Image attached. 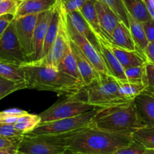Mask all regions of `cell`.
<instances>
[{
    "label": "cell",
    "mask_w": 154,
    "mask_h": 154,
    "mask_svg": "<svg viewBox=\"0 0 154 154\" xmlns=\"http://www.w3.org/2000/svg\"><path fill=\"white\" fill-rule=\"evenodd\" d=\"M130 15L141 23L151 19L146 2L143 0H123Z\"/></svg>",
    "instance_id": "obj_24"
},
{
    "label": "cell",
    "mask_w": 154,
    "mask_h": 154,
    "mask_svg": "<svg viewBox=\"0 0 154 154\" xmlns=\"http://www.w3.org/2000/svg\"><path fill=\"white\" fill-rule=\"evenodd\" d=\"M57 69L83 82L81 74L78 70L76 60H75V57L74 56L73 51H72L71 47L63 56V59L59 63Z\"/></svg>",
    "instance_id": "obj_25"
},
{
    "label": "cell",
    "mask_w": 154,
    "mask_h": 154,
    "mask_svg": "<svg viewBox=\"0 0 154 154\" xmlns=\"http://www.w3.org/2000/svg\"><path fill=\"white\" fill-rule=\"evenodd\" d=\"M119 84V92L122 97L128 102H132L144 90L145 86L142 82L125 81H117Z\"/></svg>",
    "instance_id": "obj_23"
},
{
    "label": "cell",
    "mask_w": 154,
    "mask_h": 154,
    "mask_svg": "<svg viewBox=\"0 0 154 154\" xmlns=\"http://www.w3.org/2000/svg\"><path fill=\"white\" fill-rule=\"evenodd\" d=\"M68 27H69V32L71 39L77 44L84 55L96 68V70L102 75H111L100 52L84 36L80 34L75 29L69 19H68Z\"/></svg>",
    "instance_id": "obj_11"
},
{
    "label": "cell",
    "mask_w": 154,
    "mask_h": 154,
    "mask_svg": "<svg viewBox=\"0 0 154 154\" xmlns=\"http://www.w3.org/2000/svg\"><path fill=\"white\" fill-rule=\"evenodd\" d=\"M143 84L145 86V91L154 94V63L148 61L144 63Z\"/></svg>",
    "instance_id": "obj_34"
},
{
    "label": "cell",
    "mask_w": 154,
    "mask_h": 154,
    "mask_svg": "<svg viewBox=\"0 0 154 154\" xmlns=\"http://www.w3.org/2000/svg\"><path fill=\"white\" fill-rule=\"evenodd\" d=\"M20 68L24 72L26 89L74 96L79 94L85 87L79 80L48 65L26 63Z\"/></svg>",
    "instance_id": "obj_1"
},
{
    "label": "cell",
    "mask_w": 154,
    "mask_h": 154,
    "mask_svg": "<svg viewBox=\"0 0 154 154\" xmlns=\"http://www.w3.org/2000/svg\"><path fill=\"white\" fill-rule=\"evenodd\" d=\"M108 6L122 22L124 23L129 28V12L126 9L123 0H98Z\"/></svg>",
    "instance_id": "obj_30"
},
{
    "label": "cell",
    "mask_w": 154,
    "mask_h": 154,
    "mask_svg": "<svg viewBox=\"0 0 154 154\" xmlns=\"http://www.w3.org/2000/svg\"><path fill=\"white\" fill-rule=\"evenodd\" d=\"M93 109H95L94 107L89 105L80 93L77 96H66V99L57 102L38 115L42 123L76 117Z\"/></svg>",
    "instance_id": "obj_7"
},
{
    "label": "cell",
    "mask_w": 154,
    "mask_h": 154,
    "mask_svg": "<svg viewBox=\"0 0 154 154\" xmlns=\"http://www.w3.org/2000/svg\"><path fill=\"white\" fill-rule=\"evenodd\" d=\"M126 80L130 81L142 82L144 75V64L141 66H133L124 69Z\"/></svg>",
    "instance_id": "obj_35"
},
{
    "label": "cell",
    "mask_w": 154,
    "mask_h": 154,
    "mask_svg": "<svg viewBox=\"0 0 154 154\" xmlns=\"http://www.w3.org/2000/svg\"><path fill=\"white\" fill-rule=\"evenodd\" d=\"M0 136L8 138H21L24 134L18 131L12 124L0 123Z\"/></svg>",
    "instance_id": "obj_37"
},
{
    "label": "cell",
    "mask_w": 154,
    "mask_h": 154,
    "mask_svg": "<svg viewBox=\"0 0 154 154\" xmlns=\"http://www.w3.org/2000/svg\"><path fill=\"white\" fill-rule=\"evenodd\" d=\"M117 47L129 51H137L143 53L135 44L130 29L123 22L120 21L112 34V44Z\"/></svg>",
    "instance_id": "obj_19"
},
{
    "label": "cell",
    "mask_w": 154,
    "mask_h": 154,
    "mask_svg": "<svg viewBox=\"0 0 154 154\" xmlns=\"http://www.w3.org/2000/svg\"><path fill=\"white\" fill-rule=\"evenodd\" d=\"M57 0H24L14 18L40 14L53 8Z\"/></svg>",
    "instance_id": "obj_22"
},
{
    "label": "cell",
    "mask_w": 154,
    "mask_h": 154,
    "mask_svg": "<svg viewBox=\"0 0 154 154\" xmlns=\"http://www.w3.org/2000/svg\"><path fill=\"white\" fill-rule=\"evenodd\" d=\"M98 108L91 110L76 117L61 119L54 121L40 123L31 132L26 134L28 136L47 135H63L81 130L90 126L91 120Z\"/></svg>",
    "instance_id": "obj_6"
},
{
    "label": "cell",
    "mask_w": 154,
    "mask_h": 154,
    "mask_svg": "<svg viewBox=\"0 0 154 154\" xmlns=\"http://www.w3.org/2000/svg\"><path fill=\"white\" fill-rule=\"evenodd\" d=\"M63 154H86V153H74V152H70V151H66V153Z\"/></svg>",
    "instance_id": "obj_46"
},
{
    "label": "cell",
    "mask_w": 154,
    "mask_h": 154,
    "mask_svg": "<svg viewBox=\"0 0 154 154\" xmlns=\"http://www.w3.org/2000/svg\"><path fill=\"white\" fill-rule=\"evenodd\" d=\"M0 60L19 66L28 63L18 39L14 20L0 38Z\"/></svg>",
    "instance_id": "obj_9"
},
{
    "label": "cell",
    "mask_w": 154,
    "mask_h": 154,
    "mask_svg": "<svg viewBox=\"0 0 154 154\" xmlns=\"http://www.w3.org/2000/svg\"><path fill=\"white\" fill-rule=\"evenodd\" d=\"M8 138L0 136V150L14 145H19L22 138Z\"/></svg>",
    "instance_id": "obj_41"
},
{
    "label": "cell",
    "mask_w": 154,
    "mask_h": 154,
    "mask_svg": "<svg viewBox=\"0 0 154 154\" xmlns=\"http://www.w3.org/2000/svg\"><path fill=\"white\" fill-rule=\"evenodd\" d=\"M133 141L132 135L87 126L73 132L67 151L86 154H111Z\"/></svg>",
    "instance_id": "obj_2"
},
{
    "label": "cell",
    "mask_w": 154,
    "mask_h": 154,
    "mask_svg": "<svg viewBox=\"0 0 154 154\" xmlns=\"http://www.w3.org/2000/svg\"><path fill=\"white\" fill-rule=\"evenodd\" d=\"M72 134L73 132L36 136L24 135L17 151L26 154H63L67 151L69 138Z\"/></svg>",
    "instance_id": "obj_5"
},
{
    "label": "cell",
    "mask_w": 154,
    "mask_h": 154,
    "mask_svg": "<svg viewBox=\"0 0 154 154\" xmlns=\"http://www.w3.org/2000/svg\"><path fill=\"white\" fill-rule=\"evenodd\" d=\"M96 0H87V2L81 7L80 9V12L82 14L84 19L86 20L90 28L94 32L95 35L99 39H104L108 42L103 30L100 26L99 17H98L97 11L95 5ZM109 43V42H108Z\"/></svg>",
    "instance_id": "obj_20"
},
{
    "label": "cell",
    "mask_w": 154,
    "mask_h": 154,
    "mask_svg": "<svg viewBox=\"0 0 154 154\" xmlns=\"http://www.w3.org/2000/svg\"><path fill=\"white\" fill-rule=\"evenodd\" d=\"M143 1H144V2H145V0H143Z\"/></svg>",
    "instance_id": "obj_48"
},
{
    "label": "cell",
    "mask_w": 154,
    "mask_h": 154,
    "mask_svg": "<svg viewBox=\"0 0 154 154\" xmlns=\"http://www.w3.org/2000/svg\"><path fill=\"white\" fill-rule=\"evenodd\" d=\"M150 14L154 20V0H145Z\"/></svg>",
    "instance_id": "obj_44"
},
{
    "label": "cell",
    "mask_w": 154,
    "mask_h": 154,
    "mask_svg": "<svg viewBox=\"0 0 154 154\" xmlns=\"http://www.w3.org/2000/svg\"><path fill=\"white\" fill-rule=\"evenodd\" d=\"M0 76L15 82L25 81L24 72L20 66L7 63L2 60H0Z\"/></svg>",
    "instance_id": "obj_27"
},
{
    "label": "cell",
    "mask_w": 154,
    "mask_h": 154,
    "mask_svg": "<svg viewBox=\"0 0 154 154\" xmlns=\"http://www.w3.org/2000/svg\"><path fill=\"white\" fill-rule=\"evenodd\" d=\"M14 20V17L11 14H5L0 16V38L5 32L11 23Z\"/></svg>",
    "instance_id": "obj_40"
},
{
    "label": "cell",
    "mask_w": 154,
    "mask_h": 154,
    "mask_svg": "<svg viewBox=\"0 0 154 154\" xmlns=\"http://www.w3.org/2000/svg\"><path fill=\"white\" fill-rule=\"evenodd\" d=\"M82 92L84 100L98 109L131 102L122 97L118 81L111 75H102L99 81L85 86Z\"/></svg>",
    "instance_id": "obj_4"
},
{
    "label": "cell",
    "mask_w": 154,
    "mask_h": 154,
    "mask_svg": "<svg viewBox=\"0 0 154 154\" xmlns=\"http://www.w3.org/2000/svg\"><path fill=\"white\" fill-rule=\"evenodd\" d=\"M114 55L120 61V64L126 69L133 66H141L147 62L144 53L137 51H129L109 44Z\"/></svg>",
    "instance_id": "obj_17"
},
{
    "label": "cell",
    "mask_w": 154,
    "mask_h": 154,
    "mask_svg": "<svg viewBox=\"0 0 154 154\" xmlns=\"http://www.w3.org/2000/svg\"><path fill=\"white\" fill-rule=\"evenodd\" d=\"M71 48L73 51L74 56L76 60L77 65H78V70L81 74L84 85H90L94 81H99L102 78V75L96 70L91 62L87 59V57L80 49L79 47L72 39H71Z\"/></svg>",
    "instance_id": "obj_13"
},
{
    "label": "cell",
    "mask_w": 154,
    "mask_h": 154,
    "mask_svg": "<svg viewBox=\"0 0 154 154\" xmlns=\"http://www.w3.org/2000/svg\"><path fill=\"white\" fill-rule=\"evenodd\" d=\"M100 26L109 44H112V34L120 20L108 6L96 0L95 2Z\"/></svg>",
    "instance_id": "obj_15"
},
{
    "label": "cell",
    "mask_w": 154,
    "mask_h": 154,
    "mask_svg": "<svg viewBox=\"0 0 154 154\" xmlns=\"http://www.w3.org/2000/svg\"><path fill=\"white\" fill-rule=\"evenodd\" d=\"M129 25L132 35L138 48L144 53V50L148 45L149 42L144 32L143 23L141 21L129 14Z\"/></svg>",
    "instance_id": "obj_26"
},
{
    "label": "cell",
    "mask_w": 154,
    "mask_h": 154,
    "mask_svg": "<svg viewBox=\"0 0 154 154\" xmlns=\"http://www.w3.org/2000/svg\"><path fill=\"white\" fill-rule=\"evenodd\" d=\"M132 137L135 141L144 145L146 149H154V126H142L137 129Z\"/></svg>",
    "instance_id": "obj_29"
},
{
    "label": "cell",
    "mask_w": 154,
    "mask_h": 154,
    "mask_svg": "<svg viewBox=\"0 0 154 154\" xmlns=\"http://www.w3.org/2000/svg\"><path fill=\"white\" fill-rule=\"evenodd\" d=\"M16 154H26V153H20V152H19V151H17L16 153Z\"/></svg>",
    "instance_id": "obj_47"
},
{
    "label": "cell",
    "mask_w": 154,
    "mask_h": 154,
    "mask_svg": "<svg viewBox=\"0 0 154 154\" xmlns=\"http://www.w3.org/2000/svg\"><path fill=\"white\" fill-rule=\"evenodd\" d=\"M145 150L144 145L133 139L129 145L121 147L111 154H142Z\"/></svg>",
    "instance_id": "obj_36"
},
{
    "label": "cell",
    "mask_w": 154,
    "mask_h": 154,
    "mask_svg": "<svg viewBox=\"0 0 154 154\" xmlns=\"http://www.w3.org/2000/svg\"><path fill=\"white\" fill-rule=\"evenodd\" d=\"M38 14L14 18L15 29L23 54L28 63L32 62L34 54L33 38Z\"/></svg>",
    "instance_id": "obj_10"
},
{
    "label": "cell",
    "mask_w": 154,
    "mask_h": 154,
    "mask_svg": "<svg viewBox=\"0 0 154 154\" xmlns=\"http://www.w3.org/2000/svg\"><path fill=\"white\" fill-rule=\"evenodd\" d=\"M26 89V82H15L0 76V100L17 90Z\"/></svg>",
    "instance_id": "obj_31"
},
{
    "label": "cell",
    "mask_w": 154,
    "mask_h": 154,
    "mask_svg": "<svg viewBox=\"0 0 154 154\" xmlns=\"http://www.w3.org/2000/svg\"><path fill=\"white\" fill-rule=\"evenodd\" d=\"M24 0H0V16L11 14L16 16Z\"/></svg>",
    "instance_id": "obj_33"
},
{
    "label": "cell",
    "mask_w": 154,
    "mask_h": 154,
    "mask_svg": "<svg viewBox=\"0 0 154 154\" xmlns=\"http://www.w3.org/2000/svg\"><path fill=\"white\" fill-rule=\"evenodd\" d=\"M27 111L17 108H11L0 111V123L14 125L19 117L27 114Z\"/></svg>",
    "instance_id": "obj_32"
},
{
    "label": "cell",
    "mask_w": 154,
    "mask_h": 154,
    "mask_svg": "<svg viewBox=\"0 0 154 154\" xmlns=\"http://www.w3.org/2000/svg\"><path fill=\"white\" fill-rule=\"evenodd\" d=\"M99 42L100 47V54L111 76L114 77L117 81L126 80L124 69L114 55L109 43L104 39H99Z\"/></svg>",
    "instance_id": "obj_16"
},
{
    "label": "cell",
    "mask_w": 154,
    "mask_h": 154,
    "mask_svg": "<svg viewBox=\"0 0 154 154\" xmlns=\"http://www.w3.org/2000/svg\"><path fill=\"white\" fill-rule=\"evenodd\" d=\"M62 5L66 9V12L79 11L83 5L87 2V0H60Z\"/></svg>",
    "instance_id": "obj_38"
},
{
    "label": "cell",
    "mask_w": 154,
    "mask_h": 154,
    "mask_svg": "<svg viewBox=\"0 0 154 154\" xmlns=\"http://www.w3.org/2000/svg\"><path fill=\"white\" fill-rule=\"evenodd\" d=\"M142 154H154V149H146Z\"/></svg>",
    "instance_id": "obj_45"
},
{
    "label": "cell",
    "mask_w": 154,
    "mask_h": 154,
    "mask_svg": "<svg viewBox=\"0 0 154 154\" xmlns=\"http://www.w3.org/2000/svg\"><path fill=\"white\" fill-rule=\"evenodd\" d=\"M18 146L19 145H14L7 148L2 149L0 150V154H16L17 152Z\"/></svg>",
    "instance_id": "obj_43"
},
{
    "label": "cell",
    "mask_w": 154,
    "mask_h": 154,
    "mask_svg": "<svg viewBox=\"0 0 154 154\" xmlns=\"http://www.w3.org/2000/svg\"><path fill=\"white\" fill-rule=\"evenodd\" d=\"M58 3L60 8V23L57 37L46 58L42 61L35 62L41 64L48 65L57 69L63 56L71 47V38L68 27L67 12L60 0H58Z\"/></svg>",
    "instance_id": "obj_8"
},
{
    "label": "cell",
    "mask_w": 154,
    "mask_h": 154,
    "mask_svg": "<svg viewBox=\"0 0 154 154\" xmlns=\"http://www.w3.org/2000/svg\"><path fill=\"white\" fill-rule=\"evenodd\" d=\"M68 19L72 24L75 29L86 38L98 51L100 52V47H99V39L95 35L94 32L90 28L88 23L84 19L82 14L80 11H75L69 12L67 13Z\"/></svg>",
    "instance_id": "obj_18"
},
{
    "label": "cell",
    "mask_w": 154,
    "mask_h": 154,
    "mask_svg": "<svg viewBox=\"0 0 154 154\" xmlns=\"http://www.w3.org/2000/svg\"><path fill=\"white\" fill-rule=\"evenodd\" d=\"M144 54L147 61L154 63V42H149L147 46L144 50Z\"/></svg>",
    "instance_id": "obj_42"
},
{
    "label": "cell",
    "mask_w": 154,
    "mask_h": 154,
    "mask_svg": "<svg viewBox=\"0 0 154 154\" xmlns=\"http://www.w3.org/2000/svg\"><path fill=\"white\" fill-rule=\"evenodd\" d=\"M54 8L38 14L37 23H36L35 28L34 38H33L34 54H33L32 62H38L41 59L44 42H45V37H46L48 26H49L51 18H52Z\"/></svg>",
    "instance_id": "obj_12"
},
{
    "label": "cell",
    "mask_w": 154,
    "mask_h": 154,
    "mask_svg": "<svg viewBox=\"0 0 154 154\" xmlns=\"http://www.w3.org/2000/svg\"><path fill=\"white\" fill-rule=\"evenodd\" d=\"M134 104L144 126H154V94L144 90L134 99Z\"/></svg>",
    "instance_id": "obj_14"
},
{
    "label": "cell",
    "mask_w": 154,
    "mask_h": 154,
    "mask_svg": "<svg viewBox=\"0 0 154 154\" xmlns=\"http://www.w3.org/2000/svg\"><path fill=\"white\" fill-rule=\"evenodd\" d=\"M40 123V116L27 113L26 114L19 117L14 126L18 131L26 135L34 130Z\"/></svg>",
    "instance_id": "obj_28"
},
{
    "label": "cell",
    "mask_w": 154,
    "mask_h": 154,
    "mask_svg": "<svg viewBox=\"0 0 154 154\" xmlns=\"http://www.w3.org/2000/svg\"><path fill=\"white\" fill-rule=\"evenodd\" d=\"M142 23L148 42H154V20L151 18L149 20Z\"/></svg>",
    "instance_id": "obj_39"
},
{
    "label": "cell",
    "mask_w": 154,
    "mask_h": 154,
    "mask_svg": "<svg viewBox=\"0 0 154 154\" xmlns=\"http://www.w3.org/2000/svg\"><path fill=\"white\" fill-rule=\"evenodd\" d=\"M90 126L123 135H132L144 126L140 120L134 101L123 105L97 109Z\"/></svg>",
    "instance_id": "obj_3"
},
{
    "label": "cell",
    "mask_w": 154,
    "mask_h": 154,
    "mask_svg": "<svg viewBox=\"0 0 154 154\" xmlns=\"http://www.w3.org/2000/svg\"><path fill=\"white\" fill-rule=\"evenodd\" d=\"M59 23H60V8H59V3L58 0H57V3L54 8L52 18H51V23H50L49 26H48L46 37H45V42H44L43 50H42L41 59L38 62L45 60L49 54L51 47H52L56 37H57L59 29ZM32 63H35V62H32Z\"/></svg>",
    "instance_id": "obj_21"
}]
</instances>
